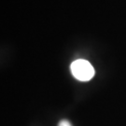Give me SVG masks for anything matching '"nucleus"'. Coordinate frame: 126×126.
Returning a JSON list of instances; mask_svg holds the SVG:
<instances>
[{
  "label": "nucleus",
  "mask_w": 126,
  "mask_h": 126,
  "mask_svg": "<svg viewBox=\"0 0 126 126\" xmlns=\"http://www.w3.org/2000/svg\"><path fill=\"white\" fill-rule=\"evenodd\" d=\"M70 70L74 78L80 81H89L95 74L94 66L83 59L74 61L70 65Z\"/></svg>",
  "instance_id": "nucleus-1"
},
{
  "label": "nucleus",
  "mask_w": 126,
  "mask_h": 126,
  "mask_svg": "<svg viewBox=\"0 0 126 126\" xmlns=\"http://www.w3.org/2000/svg\"><path fill=\"white\" fill-rule=\"evenodd\" d=\"M58 126H72L71 125V123L66 121V120H63V121H61V122H59Z\"/></svg>",
  "instance_id": "nucleus-2"
}]
</instances>
